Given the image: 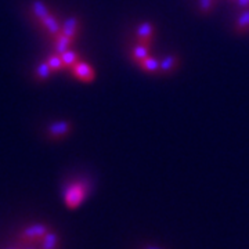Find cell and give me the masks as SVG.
Returning <instances> with one entry per match:
<instances>
[{"label":"cell","mask_w":249,"mask_h":249,"mask_svg":"<svg viewBox=\"0 0 249 249\" xmlns=\"http://www.w3.org/2000/svg\"><path fill=\"white\" fill-rule=\"evenodd\" d=\"M50 231V227L45 223H35L18 232L17 242L19 248H28V247H37L42 238L47 232Z\"/></svg>","instance_id":"6da1fadb"},{"label":"cell","mask_w":249,"mask_h":249,"mask_svg":"<svg viewBox=\"0 0 249 249\" xmlns=\"http://www.w3.org/2000/svg\"><path fill=\"white\" fill-rule=\"evenodd\" d=\"M89 194V184L86 181H72L64 190V202L68 209L79 208Z\"/></svg>","instance_id":"7a4b0ae2"},{"label":"cell","mask_w":249,"mask_h":249,"mask_svg":"<svg viewBox=\"0 0 249 249\" xmlns=\"http://www.w3.org/2000/svg\"><path fill=\"white\" fill-rule=\"evenodd\" d=\"M72 130V124L67 121H57L52 124L47 126L46 134L50 140H60L64 139L65 136H68Z\"/></svg>","instance_id":"3957f363"},{"label":"cell","mask_w":249,"mask_h":249,"mask_svg":"<svg viewBox=\"0 0 249 249\" xmlns=\"http://www.w3.org/2000/svg\"><path fill=\"white\" fill-rule=\"evenodd\" d=\"M72 73L76 79L82 80V82H91L96 78V73H94V70L90 67L88 62L79 61L76 62L73 67L71 68Z\"/></svg>","instance_id":"277c9868"},{"label":"cell","mask_w":249,"mask_h":249,"mask_svg":"<svg viewBox=\"0 0 249 249\" xmlns=\"http://www.w3.org/2000/svg\"><path fill=\"white\" fill-rule=\"evenodd\" d=\"M39 25L43 28L47 35H50L52 37H55L61 34V22L58 21V18L55 17L54 14H50L49 17H46L45 19H42L39 22Z\"/></svg>","instance_id":"5b68a950"},{"label":"cell","mask_w":249,"mask_h":249,"mask_svg":"<svg viewBox=\"0 0 249 249\" xmlns=\"http://www.w3.org/2000/svg\"><path fill=\"white\" fill-rule=\"evenodd\" d=\"M152 35H154V25L150 21L142 22L136 29V36H137V40L140 45L148 46V43L151 42Z\"/></svg>","instance_id":"8992f818"},{"label":"cell","mask_w":249,"mask_h":249,"mask_svg":"<svg viewBox=\"0 0 249 249\" xmlns=\"http://www.w3.org/2000/svg\"><path fill=\"white\" fill-rule=\"evenodd\" d=\"M78 32H79V19L76 17L67 18L61 24V35L67 36L72 40H75Z\"/></svg>","instance_id":"52a82bcc"},{"label":"cell","mask_w":249,"mask_h":249,"mask_svg":"<svg viewBox=\"0 0 249 249\" xmlns=\"http://www.w3.org/2000/svg\"><path fill=\"white\" fill-rule=\"evenodd\" d=\"M31 10H32V16L35 17L37 22H40L42 19H45L46 17H49L52 14V11L47 7V4L42 0H34L31 3Z\"/></svg>","instance_id":"ba28073f"},{"label":"cell","mask_w":249,"mask_h":249,"mask_svg":"<svg viewBox=\"0 0 249 249\" xmlns=\"http://www.w3.org/2000/svg\"><path fill=\"white\" fill-rule=\"evenodd\" d=\"M37 249H58L60 248V237L58 234L54 231H50L46 234L39 242V245L36 247Z\"/></svg>","instance_id":"9c48e42d"},{"label":"cell","mask_w":249,"mask_h":249,"mask_svg":"<svg viewBox=\"0 0 249 249\" xmlns=\"http://www.w3.org/2000/svg\"><path fill=\"white\" fill-rule=\"evenodd\" d=\"M72 39H70V37H67V36L64 35H60L55 36L54 37V53L57 54H62L65 53L67 50H70L72 46Z\"/></svg>","instance_id":"30bf717a"},{"label":"cell","mask_w":249,"mask_h":249,"mask_svg":"<svg viewBox=\"0 0 249 249\" xmlns=\"http://www.w3.org/2000/svg\"><path fill=\"white\" fill-rule=\"evenodd\" d=\"M52 73H53V71H52L47 61H42L35 68V79L37 82H45L52 76Z\"/></svg>","instance_id":"8fae6325"},{"label":"cell","mask_w":249,"mask_h":249,"mask_svg":"<svg viewBox=\"0 0 249 249\" xmlns=\"http://www.w3.org/2000/svg\"><path fill=\"white\" fill-rule=\"evenodd\" d=\"M178 62V60L176 55H166V57H163L160 61V72H162V73H169V72H172L176 68Z\"/></svg>","instance_id":"7c38bea8"},{"label":"cell","mask_w":249,"mask_h":249,"mask_svg":"<svg viewBox=\"0 0 249 249\" xmlns=\"http://www.w3.org/2000/svg\"><path fill=\"white\" fill-rule=\"evenodd\" d=\"M62 58V62H64V65H65V70H71L72 67L76 64V62H79V55L76 52H73V50H67L65 53L60 54Z\"/></svg>","instance_id":"4fadbf2b"},{"label":"cell","mask_w":249,"mask_h":249,"mask_svg":"<svg viewBox=\"0 0 249 249\" xmlns=\"http://www.w3.org/2000/svg\"><path fill=\"white\" fill-rule=\"evenodd\" d=\"M46 61H47V64L50 65V68H52L53 73L65 70V65H64V62H62V58L60 54L54 53L52 54V55H49V57L46 58Z\"/></svg>","instance_id":"5bb4252c"},{"label":"cell","mask_w":249,"mask_h":249,"mask_svg":"<svg viewBox=\"0 0 249 249\" xmlns=\"http://www.w3.org/2000/svg\"><path fill=\"white\" fill-rule=\"evenodd\" d=\"M140 67H142L144 71L152 72V73H155V72H160V60L152 58V57H147L145 60H142V61L140 62Z\"/></svg>","instance_id":"9a60e30c"},{"label":"cell","mask_w":249,"mask_h":249,"mask_svg":"<svg viewBox=\"0 0 249 249\" xmlns=\"http://www.w3.org/2000/svg\"><path fill=\"white\" fill-rule=\"evenodd\" d=\"M134 61L142 62V60H145L147 57H150V52H148V46L139 45L136 46L133 49V53H132Z\"/></svg>","instance_id":"2e32d148"},{"label":"cell","mask_w":249,"mask_h":249,"mask_svg":"<svg viewBox=\"0 0 249 249\" xmlns=\"http://www.w3.org/2000/svg\"><path fill=\"white\" fill-rule=\"evenodd\" d=\"M249 29V10H245L240 17L235 21V31L237 32H244Z\"/></svg>","instance_id":"e0dca14e"},{"label":"cell","mask_w":249,"mask_h":249,"mask_svg":"<svg viewBox=\"0 0 249 249\" xmlns=\"http://www.w3.org/2000/svg\"><path fill=\"white\" fill-rule=\"evenodd\" d=\"M213 1L214 0H199V9H201V13L204 14H208L212 7H213Z\"/></svg>","instance_id":"ac0fdd59"},{"label":"cell","mask_w":249,"mask_h":249,"mask_svg":"<svg viewBox=\"0 0 249 249\" xmlns=\"http://www.w3.org/2000/svg\"><path fill=\"white\" fill-rule=\"evenodd\" d=\"M237 1V4H238V7H248L249 6V0H235Z\"/></svg>","instance_id":"d6986e66"},{"label":"cell","mask_w":249,"mask_h":249,"mask_svg":"<svg viewBox=\"0 0 249 249\" xmlns=\"http://www.w3.org/2000/svg\"><path fill=\"white\" fill-rule=\"evenodd\" d=\"M142 249H162V248H158V247H152V245H147V247H144Z\"/></svg>","instance_id":"ffe728a7"},{"label":"cell","mask_w":249,"mask_h":249,"mask_svg":"<svg viewBox=\"0 0 249 249\" xmlns=\"http://www.w3.org/2000/svg\"><path fill=\"white\" fill-rule=\"evenodd\" d=\"M22 249H37V248H35V247H28V248H22Z\"/></svg>","instance_id":"44dd1931"},{"label":"cell","mask_w":249,"mask_h":249,"mask_svg":"<svg viewBox=\"0 0 249 249\" xmlns=\"http://www.w3.org/2000/svg\"><path fill=\"white\" fill-rule=\"evenodd\" d=\"M10 249H22V248H19V247H13V248H10Z\"/></svg>","instance_id":"7402d4cb"}]
</instances>
